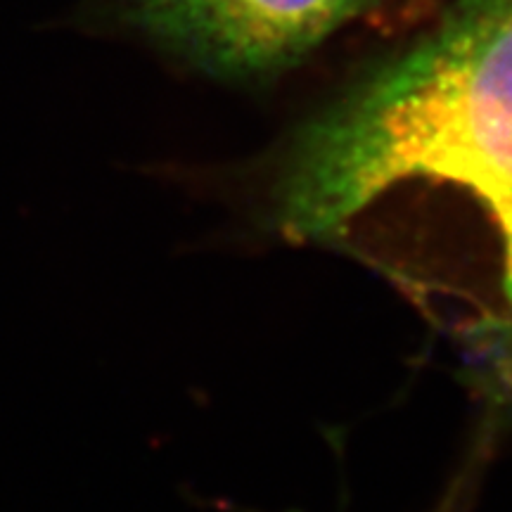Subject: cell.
Here are the masks:
<instances>
[{"label": "cell", "instance_id": "obj_1", "mask_svg": "<svg viewBox=\"0 0 512 512\" xmlns=\"http://www.w3.org/2000/svg\"><path fill=\"white\" fill-rule=\"evenodd\" d=\"M273 209L292 240L463 302L458 330L512 387V0H456L313 119Z\"/></svg>", "mask_w": 512, "mask_h": 512}, {"label": "cell", "instance_id": "obj_2", "mask_svg": "<svg viewBox=\"0 0 512 512\" xmlns=\"http://www.w3.org/2000/svg\"><path fill=\"white\" fill-rule=\"evenodd\" d=\"M373 0H133L147 34L204 72L261 79L292 67Z\"/></svg>", "mask_w": 512, "mask_h": 512}]
</instances>
